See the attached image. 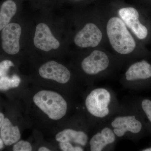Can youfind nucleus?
I'll return each mask as SVG.
<instances>
[{"label":"nucleus","mask_w":151,"mask_h":151,"mask_svg":"<svg viewBox=\"0 0 151 151\" xmlns=\"http://www.w3.org/2000/svg\"><path fill=\"white\" fill-rule=\"evenodd\" d=\"M75 1H78V0H75Z\"/></svg>","instance_id":"obj_26"},{"label":"nucleus","mask_w":151,"mask_h":151,"mask_svg":"<svg viewBox=\"0 0 151 151\" xmlns=\"http://www.w3.org/2000/svg\"><path fill=\"white\" fill-rule=\"evenodd\" d=\"M124 63L105 47H99L85 50L80 62L82 73L90 79L108 75L118 69Z\"/></svg>","instance_id":"obj_2"},{"label":"nucleus","mask_w":151,"mask_h":151,"mask_svg":"<svg viewBox=\"0 0 151 151\" xmlns=\"http://www.w3.org/2000/svg\"><path fill=\"white\" fill-rule=\"evenodd\" d=\"M39 151H50L49 149L47 148L46 147H42L40 148L38 150Z\"/></svg>","instance_id":"obj_22"},{"label":"nucleus","mask_w":151,"mask_h":151,"mask_svg":"<svg viewBox=\"0 0 151 151\" xmlns=\"http://www.w3.org/2000/svg\"><path fill=\"white\" fill-rule=\"evenodd\" d=\"M21 79L18 76L14 75L11 78L4 76L0 77V90L6 91L11 88L18 87Z\"/></svg>","instance_id":"obj_16"},{"label":"nucleus","mask_w":151,"mask_h":151,"mask_svg":"<svg viewBox=\"0 0 151 151\" xmlns=\"http://www.w3.org/2000/svg\"><path fill=\"white\" fill-rule=\"evenodd\" d=\"M84 104L94 125L108 121L119 110L116 95L106 87L92 89L86 96Z\"/></svg>","instance_id":"obj_4"},{"label":"nucleus","mask_w":151,"mask_h":151,"mask_svg":"<svg viewBox=\"0 0 151 151\" xmlns=\"http://www.w3.org/2000/svg\"><path fill=\"white\" fill-rule=\"evenodd\" d=\"M16 4L12 0L3 3L0 9V31L9 23L17 12Z\"/></svg>","instance_id":"obj_15"},{"label":"nucleus","mask_w":151,"mask_h":151,"mask_svg":"<svg viewBox=\"0 0 151 151\" xmlns=\"http://www.w3.org/2000/svg\"><path fill=\"white\" fill-rule=\"evenodd\" d=\"M85 18L72 36L73 45L85 50L105 47L107 41L100 12L86 14Z\"/></svg>","instance_id":"obj_3"},{"label":"nucleus","mask_w":151,"mask_h":151,"mask_svg":"<svg viewBox=\"0 0 151 151\" xmlns=\"http://www.w3.org/2000/svg\"><path fill=\"white\" fill-rule=\"evenodd\" d=\"M33 99L36 105L52 120H60L67 113V102L56 92L42 90L36 93Z\"/></svg>","instance_id":"obj_6"},{"label":"nucleus","mask_w":151,"mask_h":151,"mask_svg":"<svg viewBox=\"0 0 151 151\" xmlns=\"http://www.w3.org/2000/svg\"><path fill=\"white\" fill-rule=\"evenodd\" d=\"M151 78V63L145 59L133 60L127 64L122 78L124 86H128L137 81Z\"/></svg>","instance_id":"obj_8"},{"label":"nucleus","mask_w":151,"mask_h":151,"mask_svg":"<svg viewBox=\"0 0 151 151\" xmlns=\"http://www.w3.org/2000/svg\"><path fill=\"white\" fill-rule=\"evenodd\" d=\"M33 42L37 48L45 52L58 49L60 46V42L53 35L49 27L43 22L36 27Z\"/></svg>","instance_id":"obj_10"},{"label":"nucleus","mask_w":151,"mask_h":151,"mask_svg":"<svg viewBox=\"0 0 151 151\" xmlns=\"http://www.w3.org/2000/svg\"><path fill=\"white\" fill-rule=\"evenodd\" d=\"M12 66H14V65L10 60H6L0 63V77L6 75L10 68Z\"/></svg>","instance_id":"obj_20"},{"label":"nucleus","mask_w":151,"mask_h":151,"mask_svg":"<svg viewBox=\"0 0 151 151\" xmlns=\"http://www.w3.org/2000/svg\"><path fill=\"white\" fill-rule=\"evenodd\" d=\"M22 32L21 26L14 22L9 23L2 30V47L6 53L15 55L19 52V41Z\"/></svg>","instance_id":"obj_9"},{"label":"nucleus","mask_w":151,"mask_h":151,"mask_svg":"<svg viewBox=\"0 0 151 151\" xmlns=\"http://www.w3.org/2000/svg\"><path fill=\"white\" fill-rule=\"evenodd\" d=\"M117 137L112 129L107 125L94 133L89 141L91 151H102L111 149L116 143Z\"/></svg>","instance_id":"obj_12"},{"label":"nucleus","mask_w":151,"mask_h":151,"mask_svg":"<svg viewBox=\"0 0 151 151\" xmlns=\"http://www.w3.org/2000/svg\"><path fill=\"white\" fill-rule=\"evenodd\" d=\"M4 147V143L2 139L0 137V150H2Z\"/></svg>","instance_id":"obj_23"},{"label":"nucleus","mask_w":151,"mask_h":151,"mask_svg":"<svg viewBox=\"0 0 151 151\" xmlns=\"http://www.w3.org/2000/svg\"><path fill=\"white\" fill-rule=\"evenodd\" d=\"M136 38L146 45L151 43V15L145 9L122 6L113 10Z\"/></svg>","instance_id":"obj_5"},{"label":"nucleus","mask_w":151,"mask_h":151,"mask_svg":"<svg viewBox=\"0 0 151 151\" xmlns=\"http://www.w3.org/2000/svg\"><path fill=\"white\" fill-rule=\"evenodd\" d=\"M55 140L59 142L70 143L84 147L89 142V138L87 133L84 131L67 129L57 134Z\"/></svg>","instance_id":"obj_13"},{"label":"nucleus","mask_w":151,"mask_h":151,"mask_svg":"<svg viewBox=\"0 0 151 151\" xmlns=\"http://www.w3.org/2000/svg\"><path fill=\"white\" fill-rule=\"evenodd\" d=\"M31 145L27 141L21 140L15 144L13 147L14 151H32Z\"/></svg>","instance_id":"obj_17"},{"label":"nucleus","mask_w":151,"mask_h":151,"mask_svg":"<svg viewBox=\"0 0 151 151\" xmlns=\"http://www.w3.org/2000/svg\"></svg>","instance_id":"obj_27"},{"label":"nucleus","mask_w":151,"mask_h":151,"mask_svg":"<svg viewBox=\"0 0 151 151\" xmlns=\"http://www.w3.org/2000/svg\"><path fill=\"white\" fill-rule=\"evenodd\" d=\"M60 150L63 151H83L84 149L81 146H75L68 142H60Z\"/></svg>","instance_id":"obj_18"},{"label":"nucleus","mask_w":151,"mask_h":151,"mask_svg":"<svg viewBox=\"0 0 151 151\" xmlns=\"http://www.w3.org/2000/svg\"><path fill=\"white\" fill-rule=\"evenodd\" d=\"M105 30L107 45L123 63L150 56L151 52L130 31L113 11L100 12Z\"/></svg>","instance_id":"obj_1"},{"label":"nucleus","mask_w":151,"mask_h":151,"mask_svg":"<svg viewBox=\"0 0 151 151\" xmlns=\"http://www.w3.org/2000/svg\"><path fill=\"white\" fill-rule=\"evenodd\" d=\"M0 135L6 146L12 145L18 142L21 138L20 132L18 127L14 126L7 118H5L0 129Z\"/></svg>","instance_id":"obj_14"},{"label":"nucleus","mask_w":151,"mask_h":151,"mask_svg":"<svg viewBox=\"0 0 151 151\" xmlns=\"http://www.w3.org/2000/svg\"><path fill=\"white\" fill-rule=\"evenodd\" d=\"M149 1H151V0H149Z\"/></svg>","instance_id":"obj_25"},{"label":"nucleus","mask_w":151,"mask_h":151,"mask_svg":"<svg viewBox=\"0 0 151 151\" xmlns=\"http://www.w3.org/2000/svg\"><path fill=\"white\" fill-rule=\"evenodd\" d=\"M143 151H151V147L147 148H146L142 150Z\"/></svg>","instance_id":"obj_24"},{"label":"nucleus","mask_w":151,"mask_h":151,"mask_svg":"<svg viewBox=\"0 0 151 151\" xmlns=\"http://www.w3.org/2000/svg\"><path fill=\"white\" fill-rule=\"evenodd\" d=\"M39 73L44 78L65 84L69 82L71 77L70 70L65 65L50 60L41 65L39 69Z\"/></svg>","instance_id":"obj_11"},{"label":"nucleus","mask_w":151,"mask_h":151,"mask_svg":"<svg viewBox=\"0 0 151 151\" xmlns=\"http://www.w3.org/2000/svg\"><path fill=\"white\" fill-rule=\"evenodd\" d=\"M107 125L112 129L117 138H119L129 139L132 135L140 133L142 129V122L135 115L121 109L110 118Z\"/></svg>","instance_id":"obj_7"},{"label":"nucleus","mask_w":151,"mask_h":151,"mask_svg":"<svg viewBox=\"0 0 151 151\" xmlns=\"http://www.w3.org/2000/svg\"><path fill=\"white\" fill-rule=\"evenodd\" d=\"M141 107L151 123V100L149 99H144L141 103Z\"/></svg>","instance_id":"obj_19"},{"label":"nucleus","mask_w":151,"mask_h":151,"mask_svg":"<svg viewBox=\"0 0 151 151\" xmlns=\"http://www.w3.org/2000/svg\"><path fill=\"white\" fill-rule=\"evenodd\" d=\"M5 117L4 114L0 112V129L2 126L4 121Z\"/></svg>","instance_id":"obj_21"}]
</instances>
